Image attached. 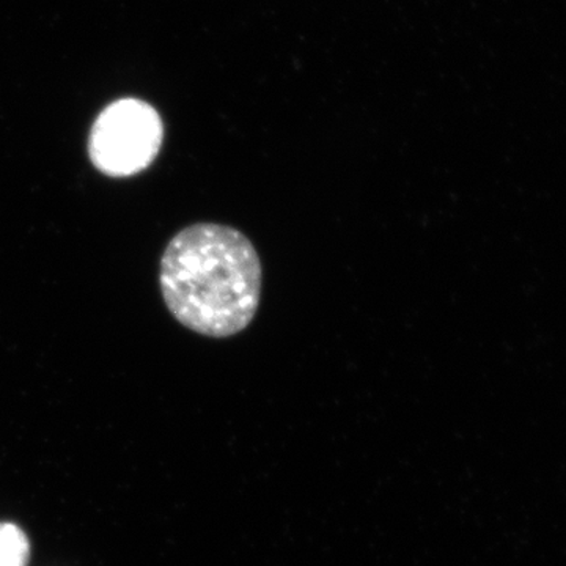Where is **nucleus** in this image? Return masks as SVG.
I'll return each instance as SVG.
<instances>
[{"instance_id":"obj_1","label":"nucleus","mask_w":566,"mask_h":566,"mask_svg":"<svg viewBox=\"0 0 566 566\" xmlns=\"http://www.w3.org/2000/svg\"><path fill=\"white\" fill-rule=\"evenodd\" d=\"M262 262L244 233L196 223L175 234L163 253L159 285L178 323L205 337L240 334L259 311Z\"/></svg>"},{"instance_id":"obj_2","label":"nucleus","mask_w":566,"mask_h":566,"mask_svg":"<svg viewBox=\"0 0 566 566\" xmlns=\"http://www.w3.org/2000/svg\"><path fill=\"white\" fill-rule=\"evenodd\" d=\"M163 140L164 125L155 107L140 99H118L93 123L88 155L107 177H133L151 166Z\"/></svg>"},{"instance_id":"obj_3","label":"nucleus","mask_w":566,"mask_h":566,"mask_svg":"<svg viewBox=\"0 0 566 566\" xmlns=\"http://www.w3.org/2000/svg\"><path fill=\"white\" fill-rule=\"evenodd\" d=\"M29 539L14 524L0 523V566H28Z\"/></svg>"}]
</instances>
